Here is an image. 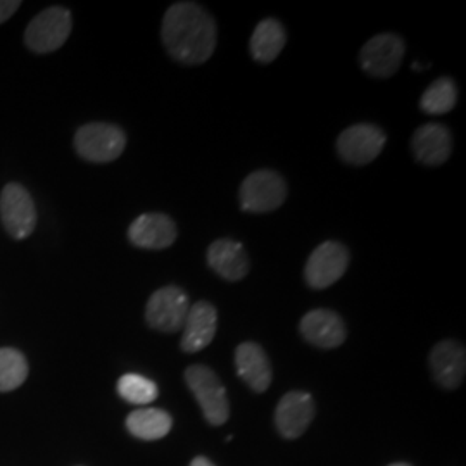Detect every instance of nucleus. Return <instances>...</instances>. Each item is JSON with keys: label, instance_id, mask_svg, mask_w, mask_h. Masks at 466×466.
<instances>
[{"label": "nucleus", "instance_id": "obj_1", "mask_svg": "<svg viewBox=\"0 0 466 466\" xmlns=\"http://www.w3.org/2000/svg\"><path fill=\"white\" fill-rule=\"evenodd\" d=\"M217 23L196 2H177L163 17L161 38L167 52L180 65L200 66L217 49Z\"/></svg>", "mask_w": 466, "mask_h": 466}, {"label": "nucleus", "instance_id": "obj_2", "mask_svg": "<svg viewBox=\"0 0 466 466\" xmlns=\"http://www.w3.org/2000/svg\"><path fill=\"white\" fill-rule=\"evenodd\" d=\"M127 147V135L113 123H86L75 135V149L88 163L116 161Z\"/></svg>", "mask_w": 466, "mask_h": 466}, {"label": "nucleus", "instance_id": "obj_3", "mask_svg": "<svg viewBox=\"0 0 466 466\" xmlns=\"http://www.w3.org/2000/svg\"><path fill=\"white\" fill-rule=\"evenodd\" d=\"M185 382L200 404L208 423L223 425L230 415L227 390L217 373L204 365H192L185 370Z\"/></svg>", "mask_w": 466, "mask_h": 466}, {"label": "nucleus", "instance_id": "obj_4", "mask_svg": "<svg viewBox=\"0 0 466 466\" xmlns=\"http://www.w3.org/2000/svg\"><path fill=\"white\" fill-rule=\"evenodd\" d=\"M73 19L66 7L52 5L32 19L25 32V44L35 54L61 49L71 34Z\"/></svg>", "mask_w": 466, "mask_h": 466}, {"label": "nucleus", "instance_id": "obj_5", "mask_svg": "<svg viewBox=\"0 0 466 466\" xmlns=\"http://www.w3.org/2000/svg\"><path fill=\"white\" fill-rule=\"evenodd\" d=\"M287 199V184L277 171L259 169L240 185V204L249 213H269Z\"/></svg>", "mask_w": 466, "mask_h": 466}, {"label": "nucleus", "instance_id": "obj_6", "mask_svg": "<svg viewBox=\"0 0 466 466\" xmlns=\"http://www.w3.org/2000/svg\"><path fill=\"white\" fill-rule=\"evenodd\" d=\"M0 218L15 240L28 238L36 228V208L30 192L19 184H7L0 192Z\"/></svg>", "mask_w": 466, "mask_h": 466}, {"label": "nucleus", "instance_id": "obj_7", "mask_svg": "<svg viewBox=\"0 0 466 466\" xmlns=\"http://www.w3.org/2000/svg\"><path fill=\"white\" fill-rule=\"evenodd\" d=\"M350 250L335 240L319 244L306 261L304 279L311 289H327L339 282L350 267Z\"/></svg>", "mask_w": 466, "mask_h": 466}, {"label": "nucleus", "instance_id": "obj_8", "mask_svg": "<svg viewBox=\"0 0 466 466\" xmlns=\"http://www.w3.org/2000/svg\"><path fill=\"white\" fill-rule=\"evenodd\" d=\"M190 309L188 298L180 287L167 285L156 290L146 308V319L150 329L173 333L184 329L185 318Z\"/></svg>", "mask_w": 466, "mask_h": 466}, {"label": "nucleus", "instance_id": "obj_9", "mask_svg": "<svg viewBox=\"0 0 466 466\" xmlns=\"http://www.w3.org/2000/svg\"><path fill=\"white\" fill-rule=\"evenodd\" d=\"M387 137L377 125L360 123L346 128L337 138L339 156L354 167H363L379 157Z\"/></svg>", "mask_w": 466, "mask_h": 466}, {"label": "nucleus", "instance_id": "obj_10", "mask_svg": "<svg viewBox=\"0 0 466 466\" xmlns=\"http://www.w3.org/2000/svg\"><path fill=\"white\" fill-rule=\"evenodd\" d=\"M406 46L400 35L380 34L370 38L360 54L361 69L373 78H389L400 67Z\"/></svg>", "mask_w": 466, "mask_h": 466}, {"label": "nucleus", "instance_id": "obj_11", "mask_svg": "<svg viewBox=\"0 0 466 466\" xmlns=\"http://www.w3.org/2000/svg\"><path fill=\"white\" fill-rule=\"evenodd\" d=\"M317 413V404L311 398V394L302 390H292L283 396L277 411H275V423L279 432L285 439H298L309 423L313 421Z\"/></svg>", "mask_w": 466, "mask_h": 466}, {"label": "nucleus", "instance_id": "obj_12", "mask_svg": "<svg viewBox=\"0 0 466 466\" xmlns=\"http://www.w3.org/2000/svg\"><path fill=\"white\" fill-rule=\"evenodd\" d=\"M177 237L175 221L163 213L140 215L128 228V240L140 249H167L175 244Z\"/></svg>", "mask_w": 466, "mask_h": 466}, {"label": "nucleus", "instance_id": "obj_13", "mask_svg": "<svg viewBox=\"0 0 466 466\" xmlns=\"http://www.w3.org/2000/svg\"><path fill=\"white\" fill-rule=\"evenodd\" d=\"M302 337L319 350H335L344 344L348 330L335 311L313 309L300 319Z\"/></svg>", "mask_w": 466, "mask_h": 466}, {"label": "nucleus", "instance_id": "obj_14", "mask_svg": "<svg viewBox=\"0 0 466 466\" xmlns=\"http://www.w3.org/2000/svg\"><path fill=\"white\" fill-rule=\"evenodd\" d=\"M217 308L208 300L196 302L185 318L184 337L180 342L182 350L190 354L206 350L217 335Z\"/></svg>", "mask_w": 466, "mask_h": 466}, {"label": "nucleus", "instance_id": "obj_15", "mask_svg": "<svg viewBox=\"0 0 466 466\" xmlns=\"http://www.w3.org/2000/svg\"><path fill=\"white\" fill-rule=\"evenodd\" d=\"M208 265L227 282L246 279L250 269L248 250L232 238H218L209 246Z\"/></svg>", "mask_w": 466, "mask_h": 466}, {"label": "nucleus", "instance_id": "obj_16", "mask_svg": "<svg viewBox=\"0 0 466 466\" xmlns=\"http://www.w3.org/2000/svg\"><path fill=\"white\" fill-rule=\"evenodd\" d=\"M431 371L435 382L444 389H456L466 373L465 348L454 340L439 342L431 352Z\"/></svg>", "mask_w": 466, "mask_h": 466}, {"label": "nucleus", "instance_id": "obj_17", "mask_svg": "<svg viewBox=\"0 0 466 466\" xmlns=\"http://www.w3.org/2000/svg\"><path fill=\"white\" fill-rule=\"evenodd\" d=\"M411 149L420 163L427 167H439L450 159L452 137L441 123H429L420 127L413 138Z\"/></svg>", "mask_w": 466, "mask_h": 466}, {"label": "nucleus", "instance_id": "obj_18", "mask_svg": "<svg viewBox=\"0 0 466 466\" xmlns=\"http://www.w3.org/2000/svg\"><path fill=\"white\" fill-rule=\"evenodd\" d=\"M237 373L254 392H265L271 385V365L259 344L244 342L235 350Z\"/></svg>", "mask_w": 466, "mask_h": 466}, {"label": "nucleus", "instance_id": "obj_19", "mask_svg": "<svg viewBox=\"0 0 466 466\" xmlns=\"http://www.w3.org/2000/svg\"><path fill=\"white\" fill-rule=\"evenodd\" d=\"M285 44L287 32L282 23L273 17H268L259 21L256 30L252 32L249 42L250 56L254 61L261 65H269L280 56Z\"/></svg>", "mask_w": 466, "mask_h": 466}, {"label": "nucleus", "instance_id": "obj_20", "mask_svg": "<svg viewBox=\"0 0 466 466\" xmlns=\"http://www.w3.org/2000/svg\"><path fill=\"white\" fill-rule=\"evenodd\" d=\"M173 427V420L165 410L144 408L135 410L127 418V429L132 435L144 441H157L167 437Z\"/></svg>", "mask_w": 466, "mask_h": 466}, {"label": "nucleus", "instance_id": "obj_21", "mask_svg": "<svg viewBox=\"0 0 466 466\" xmlns=\"http://www.w3.org/2000/svg\"><path fill=\"white\" fill-rule=\"evenodd\" d=\"M456 102H458V86L450 76H442L435 80L432 85H429V88L423 92L420 99V107L427 115L441 116L452 111Z\"/></svg>", "mask_w": 466, "mask_h": 466}, {"label": "nucleus", "instance_id": "obj_22", "mask_svg": "<svg viewBox=\"0 0 466 466\" xmlns=\"http://www.w3.org/2000/svg\"><path fill=\"white\" fill-rule=\"evenodd\" d=\"M28 377V361L17 350H0V392H11L21 387Z\"/></svg>", "mask_w": 466, "mask_h": 466}, {"label": "nucleus", "instance_id": "obj_23", "mask_svg": "<svg viewBox=\"0 0 466 466\" xmlns=\"http://www.w3.org/2000/svg\"><path fill=\"white\" fill-rule=\"evenodd\" d=\"M117 392L119 396L137 406H146L152 400H157V385L137 373H127L117 380Z\"/></svg>", "mask_w": 466, "mask_h": 466}, {"label": "nucleus", "instance_id": "obj_24", "mask_svg": "<svg viewBox=\"0 0 466 466\" xmlns=\"http://www.w3.org/2000/svg\"><path fill=\"white\" fill-rule=\"evenodd\" d=\"M21 7L19 0H0V23H5Z\"/></svg>", "mask_w": 466, "mask_h": 466}, {"label": "nucleus", "instance_id": "obj_25", "mask_svg": "<svg viewBox=\"0 0 466 466\" xmlns=\"http://www.w3.org/2000/svg\"><path fill=\"white\" fill-rule=\"evenodd\" d=\"M190 466H215L209 460H206V458H202V456H199V458H196L192 463H190Z\"/></svg>", "mask_w": 466, "mask_h": 466}, {"label": "nucleus", "instance_id": "obj_26", "mask_svg": "<svg viewBox=\"0 0 466 466\" xmlns=\"http://www.w3.org/2000/svg\"><path fill=\"white\" fill-rule=\"evenodd\" d=\"M390 466H410V465H408V463H394V465H390Z\"/></svg>", "mask_w": 466, "mask_h": 466}]
</instances>
